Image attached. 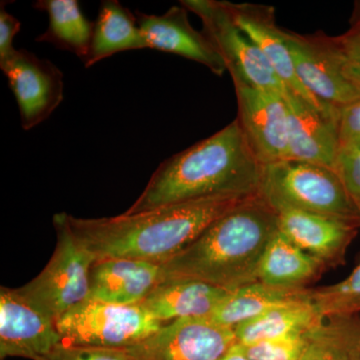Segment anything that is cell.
I'll return each mask as SVG.
<instances>
[{"label": "cell", "instance_id": "1", "mask_svg": "<svg viewBox=\"0 0 360 360\" xmlns=\"http://www.w3.org/2000/svg\"><path fill=\"white\" fill-rule=\"evenodd\" d=\"M248 198L215 196L101 219H79L68 214V221L71 231L96 262L127 258L163 264L186 250L212 222Z\"/></svg>", "mask_w": 360, "mask_h": 360}, {"label": "cell", "instance_id": "2", "mask_svg": "<svg viewBox=\"0 0 360 360\" xmlns=\"http://www.w3.org/2000/svg\"><path fill=\"white\" fill-rule=\"evenodd\" d=\"M262 167L238 120L163 161L125 214L215 196L259 194Z\"/></svg>", "mask_w": 360, "mask_h": 360}, {"label": "cell", "instance_id": "3", "mask_svg": "<svg viewBox=\"0 0 360 360\" xmlns=\"http://www.w3.org/2000/svg\"><path fill=\"white\" fill-rule=\"evenodd\" d=\"M277 231L276 210L260 194L250 196L161 264L162 281L193 279L227 290L257 283L260 258Z\"/></svg>", "mask_w": 360, "mask_h": 360}, {"label": "cell", "instance_id": "4", "mask_svg": "<svg viewBox=\"0 0 360 360\" xmlns=\"http://www.w3.org/2000/svg\"><path fill=\"white\" fill-rule=\"evenodd\" d=\"M259 194L274 210L293 208L360 222L335 168L283 160L262 167Z\"/></svg>", "mask_w": 360, "mask_h": 360}, {"label": "cell", "instance_id": "5", "mask_svg": "<svg viewBox=\"0 0 360 360\" xmlns=\"http://www.w3.org/2000/svg\"><path fill=\"white\" fill-rule=\"evenodd\" d=\"M56 246L49 264L18 290L54 321L89 300L90 271L96 258L71 231L68 213L53 217Z\"/></svg>", "mask_w": 360, "mask_h": 360}, {"label": "cell", "instance_id": "6", "mask_svg": "<svg viewBox=\"0 0 360 360\" xmlns=\"http://www.w3.org/2000/svg\"><path fill=\"white\" fill-rule=\"evenodd\" d=\"M56 323L63 342L115 349L137 345L163 326L141 304L116 305L90 300L68 310Z\"/></svg>", "mask_w": 360, "mask_h": 360}, {"label": "cell", "instance_id": "7", "mask_svg": "<svg viewBox=\"0 0 360 360\" xmlns=\"http://www.w3.org/2000/svg\"><path fill=\"white\" fill-rule=\"evenodd\" d=\"M200 18L202 32L224 59L234 85L259 87L284 96L286 87L262 52L234 22L226 1L181 0Z\"/></svg>", "mask_w": 360, "mask_h": 360}, {"label": "cell", "instance_id": "8", "mask_svg": "<svg viewBox=\"0 0 360 360\" xmlns=\"http://www.w3.org/2000/svg\"><path fill=\"white\" fill-rule=\"evenodd\" d=\"M236 343L234 329L210 317L176 319L137 345L129 360H219Z\"/></svg>", "mask_w": 360, "mask_h": 360}, {"label": "cell", "instance_id": "9", "mask_svg": "<svg viewBox=\"0 0 360 360\" xmlns=\"http://www.w3.org/2000/svg\"><path fill=\"white\" fill-rule=\"evenodd\" d=\"M296 77L303 89L326 108L340 110L360 98V91L348 82L329 41L328 35H311L284 30Z\"/></svg>", "mask_w": 360, "mask_h": 360}, {"label": "cell", "instance_id": "10", "mask_svg": "<svg viewBox=\"0 0 360 360\" xmlns=\"http://www.w3.org/2000/svg\"><path fill=\"white\" fill-rule=\"evenodd\" d=\"M236 87L239 127L262 165L290 158L288 112L283 96L259 87Z\"/></svg>", "mask_w": 360, "mask_h": 360}, {"label": "cell", "instance_id": "11", "mask_svg": "<svg viewBox=\"0 0 360 360\" xmlns=\"http://www.w3.org/2000/svg\"><path fill=\"white\" fill-rule=\"evenodd\" d=\"M0 68L15 97L23 129H34L45 122L63 103V73L49 59L18 49Z\"/></svg>", "mask_w": 360, "mask_h": 360}, {"label": "cell", "instance_id": "12", "mask_svg": "<svg viewBox=\"0 0 360 360\" xmlns=\"http://www.w3.org/2000/svg\"><path fill=\"white\" fill-rule=\"evenodd\" d=\"M63 342L56 321L18 288H0V359L37 360Z\"/></svg>", "mask_w": 360, "mask_h": 360}, {"label": "cell", "instance_id": "13", "mask_svg": "<svg viewBox=\"0 0 360 360\" xmlns=\"http://www.w3.org/2000/svg\"><path fill=\"white\" fill-rule=\"evenodd\" d=\"M148 49L175 54L206 66L217 77L226 70L224 59L205 33L191 25L186 7L174 6L162 14L135 13Z\"/></svg>", "mask_w": 360, "mask_h": 360}, {"label": "cell", "instance_id": "14", "mask_svg": "<svg viewBox=\"0 0 360 360\" xmlns=\"http://www.w3.org/2000/svg\"><path fill=\"white\" fill-rule=\"evenodd\" d=\"M276 212L278 231L295 245L319 258L328 269L345 264L360 222L293 208Z\"/></svg>", "mask_w": 360, "mask_h": 360}, {"label": "cell", "instance_id": "15", "mask_svg": "<svg viewBox=\"0 0 360 360\" xmlns=\"http://www.w3.org/2000/svg\"><path fill=\"white\" fill-rule=\"evenodd\" d=\"M226 6L236 25L262 52L284 86L300 94L317 110L338 118L340 110H331L322 105L298 82L290 49L284 37V30L276 25L274 7L229 1H226Z\"/></svg>", "mask_w": 360, "mask_h": 360}, {"label": "cell", "instance_id": "16", "mask_svg": "<svg viewBox=\"0 0 360 360\" xmlns=\"http://www.w3.org/2000/svg\"><path fill=\"white\" fill-rule=\"evenodd\" d=\"M290 160L335 168L340 150L338 120L317 110L300 94L286 89Z\"/></svg>", "mask_w": 360, "mask_h": 360}, {"label": "cell", "instance_id": "17", "mask_svg": "<svg viewBox=\"0 0 360 360\" xmlns=\"http://www.w3.org/2000/svg\"><path fill=\"white\" fill-rule=\"evenodd\" d=\"M162 281L161 264L127 258L98 260L90 271L89 300L139 304Z\"/></svg>", "mask_w": 360, "mask_h": 360}, {"label": "cell", "instance_id": "18", "mask_svg": "<svg viewBox=\"0 0 360 360\" xmlns=\"http://www.w3.org/2000/svg\"><path fill=\"white\" fill-rule=\"evenodd\" d=\"M231 291L193 279H169L158 284L139 304L162 323L208 317Z\"/></svg>", "mask_w": 360, "mask_h": 360}, {"label": "cell", "instance_id": "19", "mask_svg": "<svg viewBox=\"0 0 360 360\" xmlns=\"http://www.w3.org/2000/svg\"><path fill=\"white\" fill-rule=\"evenodd\" d=\"M328 269L326 264L305 252L277 231L260 258L257 281L281 288H307Z\"/></svg>", "mask_w": 360, "mask_h": 360}, {"label": "cell", "instance_id": "20", "mask_svg": "<svg viewBox=\"0 0 360 360\" xmlns=\"http://www.w3.org/2000/svg\"><path fill=\"white\" fill-rule=\"evenodd\" d=\"M148 49L136 15L117 0H104L94 21L86 68L120 52Z\"/></svg>", "mask_w": 360, "mask_h": 360}, {"label": "cell", "instance_id": "21", "mask_svg": "<svg viewBox=\"0 0 360 360\" xmlns=\"http://www.w3.org/2000/svg\"><path fill=\"white\" fill-rule=\"evenodd\" d=\"M309 300V288H281L260 281L231 290L210 315V319L226 328L239 324L283 305Z\"/></svg>", "mask_w": 360, "mask_h": 360}, {"label": "cell", "instance_id": "22", "mask_svg": "<svg viewBox=\"0 0 360 360\" xmlns=\"http://www.w3.org/2000/svg\"><path fill=\"white\" fill-rule=\"evenodd\" d=\"M32 6L49 15L46 30L35 40L70 52L84 63L89 54L94 21H90L84 15L79 2L77 0H39Z\"/></svg>", "mask_w": 360, "mask_h": 360}, {"label": "cell", "instance_id": "23", "mask_svg": "<svg viewBox=\"0 0 360 360\" xmlns=\"http://www.w3.org/2000/svg\"><path fill=\"white\" fill-rule=\"evenodd\" d=\"M323 319L317 315L310 300L290 303L269 310L234 328L236 342L248 345L260 341L305 333Z\"/></svg>", "mask_w": 360, "mask_h": 360}, {"label": "cell", "instance_id": "24", "mask_svg": "<svg viewBox=\"0 0 360 360\" xmlns=\"http://www.w3.org/2000/svg\"><path fill=\"white\" fill-rule=\"evenodd\" d=\"M302 360H352L360 349V315L323 319L307 331Z\"/></svg>", "mask_w": 360, "mask_h": 360}, {"label": "cell", "instance_id": "25", "mask_svg": "<svg viewBox=\"0 0 360 360\" xmlns=\"http://www.w3.org/2000/svg\"><path fill=\"white\" fill-rule=\"evenodd\" d=\"M309 300L321 319L360 315V262L340 283L309 288Z\"/></svg>", "mask_w": 360, "mask_h": 360}, {"label": "cell", "instance_id": "26", "mask_svg": "<svg viewBox=\"0 0 360 360\" xmlns=\"http://www.w3.org/2000/svg\"><path fill=\"white\" fill-rule=\"evenodd\" d=\"M307 331L252 345L236 343L250 360H302L309 342Z\"/></svg>", "mask_w": 360, "mask_h": 360}, {"label": "cell", "instance_id": "27", "mask_svg": "<svg viewBox=\"0 0 360 360\" xmlns=\"http://www.w3.org/2000/svg\"><path fill=\"white\" fill-rule=\"evenodd\" d=\"M329 41L343 75L360 91V26H350L343 34L329 37Z\"/></svg>", "mask_w": 360, "mask_h": 360}, {"label": "cell", "instance_id": "28", "mask_svg": "<svg viewBox=\"0 0 360 360\" xmlns=\"http://www.w3.org/2000/svg\"><path fill=\"white\" fill-rule=\"evenodd\" d=\"M335 170L340 174L360 219V150L352 146H340Z\"/></svg>", "mask_w": 360, "mask_h": 360}, {"label": "cell", "instance_id": "29", "mask_svg": "<svg viewBox=\"0 0 360 360\" xmlns=\"http://www.w3.org/2000/svg\"><path fill=\"white\" fill-rule=\"evenodd\" d=\"M37 360H129L124 349L78 347L61 342Z\"/></svg>", "mask_w": 360, "mask_h": 360}, {"label": "cell", "instance_id": "30", "mask_svg": "<svg viewBox=\"0 0 360 360\" xmlns=\"http://www.w3.org/2000/svg\"><path fill=\"white\" fill-rule=\"evenodd\" d=\"M338 129L340 146L360 150V98L338 111Z\"/></svg>", "mask_w": 360, "mask_h": 360}, {"label": "cell", "instance_id": "31", "mask_svg": "<svg viewBox=\"0 0 360 360\" xmlns=\"http://www.w3.org/2000/svg\"><path fill=\"white\" fill-rule=\"evenodd\" d=\"M6 1H2L0 6V66L6 63L18 51L13 41L21 30L20 21L6 11Z\"/></svg>", "mask_w": 360, "mask_h": 360}, {"label": "cell", "instance_id": "32", "mask_svg": "<svg viewBox=\"0 0 360 360\" xmlns=\"http://www.w3.org/2000/svg\"><path fill=\"white\" fill-rule=\"evenodd\" d=\"M219 360H250L248 359V357L245 356V354H243V352H241L240 348H239L238 343H236V345H233L231 348V349L229 350V352H226L224 355V356L220 357Z\"/></svg>", "mask_w": 360, "mask_h": 360}, {"label": "cell", "instance_id": "33", "mask_svg": "<svg viewBox=\"0 0 360 360\" xmlns=\"http://www.w3.org/2000/svg\"><path fill=\"white\" fill-rule=\"evenodd\" d=\"M350 26H360V1L355 2L354 13L350 18Z\"/></svg>", "mask_w": 360, "mask_h": 360}, {"label": "cell", "instance_id": "34", "mask_svg": "<svg viewBox=\"0 0 360 360\" xmlns=\"http://www.w3.org/2000/svg\"><path fill=\"white\" fill-rule=\"evenodd\" d=\"M352 360H360V349L356 352V354H354V359H352Z\"/></svg>", "mask_w": 360, "mask_h": 360}]
</instances>
